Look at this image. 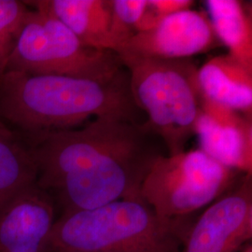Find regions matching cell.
<instances>
[{
    "mask_svg": "<svg viewBox=\"0 0 252 252\" xmlns=\"http://www.w3.org/2000/svg\"><path fill=\"white\" fill-rule=\"evenodd\" d=\"M28 10L26 1L0 0V76L6 72Z\"/></svg>",
    "mask_w": 252,
    "mask_h": 252,
    "instance_id": "cell-15",
    "label": "cell"
},
{
    "mask_svg": "<svg viewBox=\"0 0 252 252\" xmlns=\"http://www.w3.org/2000/svg\"><path fill=\"white\" fill-rule=\"evenodd\" d=\"M33 3L61 21L84 45L112 51L110 0H37Z\"/></svg>",
    "mask_w": 252,
    "mask_h": 252,
    "instance_id": "cell-12",
    "label": "cell"
},
{
    "mask_svg": "<svg viewBox=\"0 0 252 252\" xmlns=\"http://www.w3.org/2000/svg\"><path fill=\"white\" fill-rule=\"evenodd\" d=\"M6 71L106 81L126 68L119 55L84 45L72 31L33 1Z\"/></svg>",
    "mask_w": 252,
    "mask_h": 252,
    "instance_id": "cell-5",
    "label": "cell"
},
{
    "mask_svg": "<svg viewBox=\"0 0 252 252\" xmlns=\"http://www.w3.org/2000/svg\"><path fill=\"white\" fill-rule=\"evenodd\" d=\"M239 172L200 149L155 159L140 186V197L164 220H186L231 189Z\"/></svg>",
    "mask_w": 252,
    "mask_h": 252,
    "instance_id": "cell-6",
    "label": "cell"
},
{
    "mask_svg": "<svg viewBox=\"0 0 252 252\" xmlns=\"http://www.w3.org/2000/svg\"><path fill=\"white\" fill-rule=\"evenodd\" d=\"M53 199L36 184L0 213V252H40L54 222Z\"/></svg>",
    "mask_w": 252,
    "mask_h": 252,
    "instance_id": "cell-10",
    "label": "cell"
},
{
    "mask_svg": "<svg viewBox=\"0 0 252 252\" xmlns=\"http://www.w3.org/2000/svg\"><path fill=\"white\" fill-rule=\"evenodd\" d=\"M252 239V175H245L190 224L180 252H234Z\"/></svg>",
    "mask_w": 252,
    "mask_h": 252,
    "instance_id": "cell-7",
    "label": "cell"
},
{
    "mask_svg": "<svg viewBox=\"0 0 252 252\" xmlns=\"http://www.w3.org/2000/svg\"><path fill=\"white\" fill-rule=\"evenodd\" d=\"M252 252V241L245 244V245H243L240 249H238L236 252Z\"/></svg>",
    "mask_w": 252,
    "mask_h": 252,
    "instance_id": "cell-18",
    "label": "cell"
},
{
    "mask_svg": "<svg viewBox=\"0 0 252 252\" xmlns=\"http://www.w3.org/2000/svg\"><path fill=\"white\" fill-rule=\"evenodd\" d=\"M203 97L252 117V70L230 54L210 58L198 68Z\"/></svg>",
    "mask_w": 252,
    "mask_h": 252,
    "instance_id": "cell-11",
    "label": "cell"
},
{
    "mask_svg": "<svg viewBox=\"0 0 252 252\" xmlns=\"http://www.w3.org/2000/svg\"><path fill=\"white\" fill-rule=\"evenodd\" d=\"M110 41L112 51L118 50L136 34L135 26L147 6V0H110Z\"/></svg>",
    "mask_w": 252,
    "mask_h": 252,
    "instance_id": "cell-16",
    "label": "cell"
},
{
    "mask_svg": "<svg viewBox=\"0 0 252 252\" xmlns=\"http://www.w3.org/2000/svg\"><path fill=\"white\" fill-rule=\"evenodd\" d=\"M207 12L186 9L169 15L152 30L136 33L116 54L159 59H185L218 45Z\"/></svg>",
    "mask_w": 252,
    "mask_h": 252,
    "instance_id": "cell-8",
    "label": "cell"
},
{
    "mask_svg": "<svg viewBox=\"0 0 252 252\" xmlns=\"http://www.w3.org/2000/svg\"><path fill=\"white\" fill-rule=\"evenodd\" d=\"M149 5L163 20L177 12L189 9L194 4L191 0H148Z\"/></svg>",
    "mask_w": 252,
    "mask_h": 252,
    "instance_id": "cell-17",
    "label": "cell"
},
{
    "mask_svg": "<svg viewBox=\"0 0 252 252\" xmlns=\"http://www.w3.org/2000/svg\"><path fill=\"white\" fill-rule=\"evenodd\" d=\"M117 54L128 72L135 106L148 116L145 124L162 140L167 155L184 152L202 111L195 62Z\"/></svg>",
    "mask_w": 252,
    "mask_h": 252,
    "instance_id": "cell-4",
    "label": "cell"
},
{
    "mask_svg": "<svg viewBox=\"0 0 252 252\" xmlns=\"http://www.w3.org/2000/svg\"><path fill=\"white\" fill-rule=\"evenodd\" d=\"M125 69L106 81L6 71L0 76V120L20 133L72 129L91 118L137 123Z\"/></svg>",
    "mask_w": 252,
    "mask_h": 252,
    "instance_id": "cell-2",
    "label": "cell"
},
{
    "mask_svg": "<svg viewBox=\"0 0 252 252\" xmlns=\"http://www.w3.org/2000/svg\"><path fill=\"white\" fill-rule=\"evenodd\" d=\"M195 135L200 150L234 171L252 175V121L203 97Z\"/></svg>",
    "mask_w": 252,
    "mask_h": 252,
    "instance_id": "cell-9",
    "label": "cell"
},
{
    "mask_svg": "<svg viewBox=\"0 0 252 252\" xmlns=\"http://www.w3.org/2000/svg\"><path fill=\"white\" fill-rule=\"evenodd\" d=\"M189 227L160 219L142 199H122L63 212L40 252H180Z\"/></svg>",
    "mask_w": 252,
    "mask_h": 252,
    "instance_id": "cell-3",
    "label": "cell"
},
{
    "mask_svg": "<svg viewBox=\"0 0 252 252\" xmlns=\"http://www.w3.org/2000/svg\"><path fill=\"white\" fill-rule=\"evenodd\" d=\"M21 135L36 164V185L63 212L141 199L145 176L163 154L161 139L145 123L117 119L96 118L78 129Z\"/></svg>",
    "mask_w": 252,
    "mask_h": 252,
    "instance_id": "cell-1",
    "label": "cell"
},
{
    "mask_svg": "<svg viewBox=\"0 0 252 252\" xmlns=\"http://www.w3.org/2000/svg\"><path fill=\"white\" fill-rule=\"evenodd\" d=\"M207 14L219 41L229 54L252 70V9L236 0L205 1Z\"/></svg>",
    "mask_w": 252,
    "mask_h": 252,
    "instance_id": "cell-14",
    "label": "cell"
},
{
    "mask_svg": "<svg viewBox=\"0 0 252 252\" xmlns=\"http://www.w3.org/2000/svg\"><path fill=\"white\" fill-rule=\"evenodd\" d=\"M36 184V164L23 135L0 120V213Z\"/></svg>",
    "mask_w": 252,
    "mask_h": 252,
    "instance_id": "cell-13",
    "label": "cell"
}]
</instances>
